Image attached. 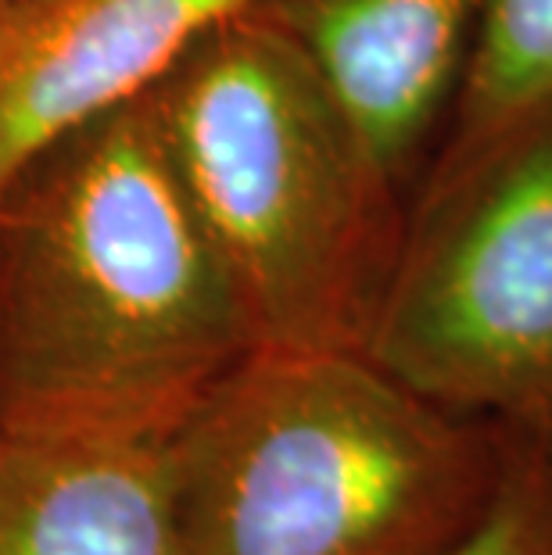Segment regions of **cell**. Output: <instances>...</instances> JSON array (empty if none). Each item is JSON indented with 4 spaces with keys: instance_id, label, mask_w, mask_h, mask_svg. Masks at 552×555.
<instances>
[{
    "instance_id": "1",
    "label": "cell",
    "mask_w": 552,
    "mask_h": 555,
    "mask_svg": "<svg viewBox=\"0 0 552 555\" xmlns=\"http://www.w3.org/2000/svg\"><path fill=\"white\" fill-rule=\"evenodd\" d=\"M252 348L151 90L54 144L0 208V427L172 430Z\"/></svg>"
},
{
    "instance_id": "2",
    "label": "cell",
    "mask_w": 552,
    "mask_h": 555,
    "mask_svg": "<svg viewBox=\"0 0 552 555\" xmlns=\"http://www.w3.org/2000/svg\"><path fill=\"white\" fill-rule=\"evenodd\" d=\"M506 434L362 348L258 345L166 437L187 555H441L499 488Z\"/></svg>"
},
{
    "instance_id": "3",
    "label": "cell",
    "mask_w": 552,
    "mask_h": 555,
    "mask_svg": "<svg viewBox=\"0 0 552 555\" xmlns=\"http://www.w3.org/2000/svg\"><path fill=\"white\" fill-rule=\"evenodd\" d=\"M151 101L258 345L362 348L409 194L301 47L252 4L208 29Z\"/></svg>"
},
{
    "instance_id": "4",
    "label": "cell",
    "mask_w": 552,
    "mask_h": 555,
    "mask_svg": "<svg viewBox=\"0 0 552 555\" xmlns=\"http://www.w3.org/2000/svg\"><path fill=\"white\" fill-rule=\"evenodd\" d=\"M362 351L552 455V115L420 180Z\"/></svg>"
},
{
    "instance_id": "5",
    "label": "cell",
    "mask_w": 552,
    "mask_h": 555,
    "mask_svg": "<svg viewBox=\"0 0 552 555\" xmlns=\"http://www.w3.org/2000/svg\"><path fill=\"white\" fill-rule=\"evenodd\" d=\"M258 0H8L0 11V208L54 144L144 98Z\"/></svg>"
},
{
    "instance_id": "6",
    "label": "cell",
    "mask_w": 552,
    "mask_h": 555,
    "mask_svg": "<svg viewBox=\"0 0 552 555\" xmlns=\"http://www.w3.org/2000/svg\"><path fill=\"white\" fill-rule=\"evenodd\" d=\"M413 201L463 90L485 0H258Z\"/></svg>"
},
{
    "instance_id": "7",
    "label": "cell",
    "mask_w": 552,
    "mask_h": 555,
    "mask_svg": "<svg viewBox=\"0 0 552 555\" xmlns=\"http://www.w3.org/2000/svg\"><path fill=\"white\" fill-rule=\"evenodd\" d=\"M166 437L0 427V555H187Z\"/></svg>"
},
{
    "instance_id": "8",
    "label": "cell",
    "mask_w": 552,
    "mask_h": 555,
    "mask_svg": "<svg viewBox=\"0 0 552 555\" xmlns=\"http://www.w3.org/2000/svg\"><path fill=\"white\" fill-rule=\"evenodd\" d=\"M542 115H552V0H485L463 90L424 176L455 169Z\"/></svg>"
},
{
    "instance_id": "9",
    "label": "cell",
    "mask_w": 552,
    "mask_h": 555,
    "mask_svg": "<svg viewBox=\"0 0 552 555\" xmlns=\"http://www.w3.org/2000/svg\"><path fill=\"white\" fill-rule=\"evenodd\" d=\"M441 555H552V455L506 437L488 509Z\"/></svg>"
},
{
    "instance_id": "10",
    "label": "cell",
    "mask_w": 552,
    "mask_h": 555,
    "mask_svg": "<svg viewBox=\"0 0 552 555\" xmlns=\"http://www.w3.org/2000/svg\"><path fill=\"white\" fill-rule=\"evenodd\" d=\"M4 4H8V0H0V11H4Z\"/></svg>"
}]
</instances>
